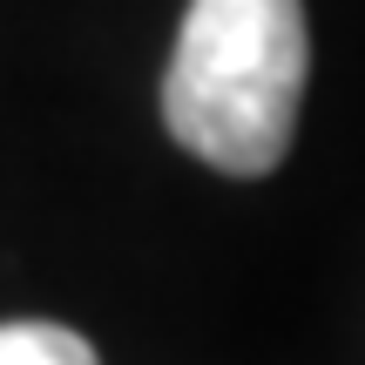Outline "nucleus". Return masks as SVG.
Here are the masks:
<instances>
[{
  "label": "nucleus",
  "instance_id": "obj_1",
  "mask_svg": "<svg viewBox=\"0 0 365 365\" xmlns=\"http://www.w3.org/2000/svg\"><path fill=\"white\" fill-rule=\"evenodd\" d=\"M312 75L298 0H190L163 75V122L223 176H271L291 156Z\"/></svg>",
  "mask_w": 365,
  "mask_h": 365
},
{
  "label": "nucleus",
  "instance_id": "obj_2",
  "mask_svg": "<svg viewBox=\"0 0 365 365\" xmlns=\"http://www.w3.org/2000/svg\"><path fill=\"white\" fill-rule=\"evenodd\" d=\"M0 365H102L95 345L68 325H48V318H14L0 325Z\"/></svg>",
  "mask_w": 365,
  "mask_h": 365
}]
</instances>
